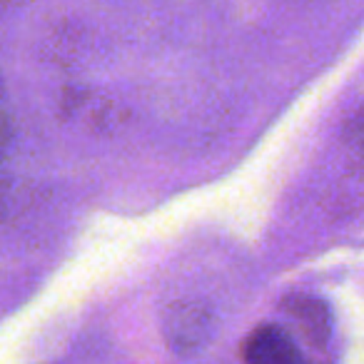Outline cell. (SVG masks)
<instances>
[{
  "label": "cell",
  "instance_id": "1",
  "mask_svg": "<svg viewBox=\"0 0 364 364\" xmlns=\"http://www.w3.org/2000/svg\"><path fill=\"white\" fill-rule=\"evenodd\" d=\"M242 357L247 364H307L287 329L277 324H259L245 339Z\"/></svg>",
  "mask_w": 364,
  "mask_h": 364
},
{
  "label": "cell",
  "instance_id": "2",
  "mask_svg": "<svg viewBox=\"0 0 364 364\" xmlns=\"http://www.w3.org/2000/svg\"><path fill=\"white\" fill-rule=\"evenodd\" d=\"M294 314H297L299 319H304V322L309 324V329H312L314 334H317L319 339L327 334V322H324V309L319 302H309V299H299L294 307H289Z\"/></svg>",
  "mask_w": 364,
  "mask_h": 364
},
{
  "label": "cell",
  "instance_id": "3",
  "mask_svg": "<svg viewBox=\"0 0 364 364\" xmlns=\"http://www.w3.org/2000/svg\"><path fill=\"white\" fill-rule=\"evenodd\" d=\"M8 142V112L3 105V95H0V155H3V147Z\"/></svg>",
  "mask_w": 364,
  "mask_h": 364
},
{
  "label": "cell",
  "instance_id": "4",
  "mask_svg": "<svg viewBox=\"0 0 364 364\" xmlns=\"http://www.w3.org/2000/svg\"><path fill=\"white\" fill-rule=\"evenodd\" d=\"M362 145H364V120H362Z\"/></svg>",
  "mask_w": 364,
  "mask_h": 364
}]
</instances>
